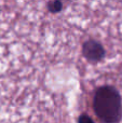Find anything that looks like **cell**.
<instances>
[{
  "mask_svg": "<svg viewBox=\"0 0 122 123\" xmlns=\"http://www.w3.org/2000/svg\"><path fill=\"white\" fill-rule=\"evenodd\" d=\"M93 107L104 123H118L122 117L121 95L118 90L110 85H104L96 90Z\"/></svg>",
  "mask_w": 122,
  "mask_h": 123,
  "instance_id": "1",
  "label": "cell"
},
{
  "mask_svg": "<svg viewBox=\"0 0 122 123\" xmlns=\"http://www.w3.org/2000/svg\"><path fill=\"white\" fill-rule=\"evenodd\" d=\"M82 53L89 62H99L105 56V49L98 41L90 39L82 45Z\"/></svg>",
  "mask_w": 122,
  "mask_h": 123,
  "instance_id": "2",
  "label": "cell"
},
{
  "mask_svg": "<svg viewBox=\"0 0 122 123\" xmlns=\"http://www.w3.org/2000/svg\"><path fill=\"white\" fill-rule=\"evenodd\" d=\"M48 8H49V10L51 11L52 13H57L62 10L63 3L61 0H54L53 2H50V3L48 4Z\"/></svg>",
  "mask_w": 122,
  "mask_h": 123,
  "instance_id": "3",
  "label": "cell"
},
{
  "mask_svg": "<svg viewBox=\"0 0 122 123\" xmlns=\"http://www.w3.org/2000/svg\"><path fill=\"white\" fill-rule=\"evenodd\" d=\"M78 122L79 123H94V121H93L92 119H91L89 116L86 115H82L79 117V120H78Z\"/></svg>",
  "mask_w": 122,
  "mask_h": 123,
  "instance_id": "4",
  "label": "cell"
}]
</instances>
